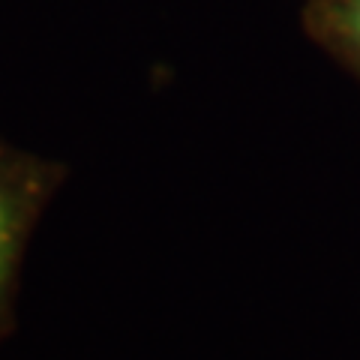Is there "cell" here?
Returning a JSON list of instances; mask_svg holds the SVG:
<instances>
[{
  "instance_id": "7a4b0ae2",
  "label": "cell",
  "mask_w": 360,
  "mask_h": 360,
  "mask_svg": "<svg viewBox=\"0 0 360 360\" xmlns=\"http://www.w3.org/2000/svg\"><path fill=\"white\" fill-rule=\"evenodd\" d=\"M300 25L315 45L360 82V0H307Z\"/></svg>"
},
{
  "instance_id": "6da1fadb",
  "label": "cell",
  "mask_w": 360,
  "mask_h": 360,
  "mask_svg": "<svg viewBox=\"0 0 360 360\" xmlns=\"http://www.w3.org/2000/svg\"><path fill=\"white\" fill-rule=\"evenodd\" d=\"M66 177L70 168L60 160L0 139V345L18 328V283L30 234Z\"/></svg>"
}]
</instances>
